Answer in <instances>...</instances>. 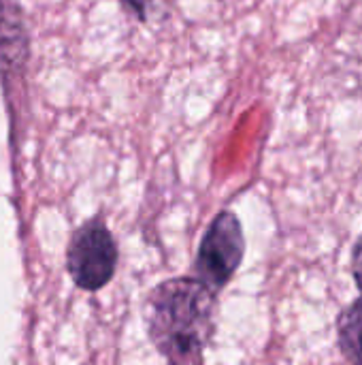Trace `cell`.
Returning a JSON list of instances; mask_svg holds the SVG:
<instances>
[{
    "instance_id": "obj_6",
    "label": "cell",
    "mask_w": 362,
    "mask_h": 365,
    "mask_svg": "<svg viewBox=\"0 0 362 365\" xmlns=\"http://www.w3.org/2000/svg\"><path fill=\"white\" fill-rule=\"evenodd\" d=\"M122 2H124V6H126L128 11H132L137 17L145 19V17H147V9H149L156 0H122Z\"/></svg>"
},
{
    "instance_id": "obj_2",
    "label": "cell",
    "mask_w": 362,
    "mask_h": 365,
    "mask_svg": "<svg viewBox=\"0 0 362 365\" xmlns=\"http://www.w3.org/2000/svg\"><path fill=\"white\" fill-rule=\"evenodd\" d=\"M245 257V235L241 220L235 212H220L209 229L205 231L198 255H196V276L207 282L211 289L222 291L233 276L237 274L239 265Z\"/></svg>"
},
{
    "instance_id": "obj_4",
    "label": "cell",
    "mask_w": 362,
    "mask_h": 365,
    "mask_svg": "<svg viewBox=\"0 0 362 365\" xmlns=\"http://www.w3.org/2000/svg\"><path fill=\"white\" fill-rule=\"evenodd\" d=\"M337 344L350 364L362 365V297L341 310L337 319Z\"/></svg>"
},
{
    "instance_id": "obj_5",
    "label": "cell",
    "mask_w": 362,
    "mask_h": 365,
    "mask_svg": "<svg viewBox=\"0 0 362 365\" xmlns=\"http://www.w3.org/2000/svg\"><path fill=\"white\" fill-rule=\"evenodd\" d=\"M352 276H354L356 287L362 291V235L352 248Z\"/></svg>"
},
{
    "instance_id": "obj_3",
    "label": "cell",
    "mask_w": 362,
    "mask_h": 365,
    "mask_svg": "<svg viewBox=\"0 0 362 365\" xmlns=\"http://www.w3.org/2000/svg\"><path fill=\"white\" fill-rule=\"evenodd\" d=\"M68 274L83 291H98L109 284L117 267V246L100 218L83 222L66 252Z\"/></svg>"
},
{
    "instance_id": "obj_1",
    "label": "cell",
    "mask_w": 362,
    "mask_h": 365,
    "mask_svg": "<svg viewBox=\"0 0 362 365\" xmlns=\"http://www.w3.org/2000/svg\"><path fill=\"white\" fill-rule=\"evenodd\" d=\"M215 293L201 278H173L149 291L145 302L147 336L169 364H203L215 334Z\"/></svg>"
}]
</instances>
